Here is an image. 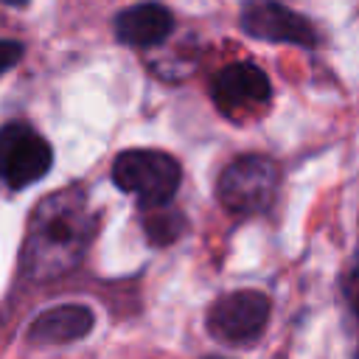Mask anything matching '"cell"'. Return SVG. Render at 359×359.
<instances>
[{"instance_id":"8fae6325","label":"cell","mask_w":359,"mask_h":359,"mask_svg":"<svg viewBox=\"0 0 359 359\" xmlns=\"http://www.w3.org/2000/svg\"><path fill=\"white\" fill-rule=\"evenodd\" d=\"M345 297L351 303V311L359 317V252L353 258V264L348 266V275H345Z\"/></svg>"},{"instance_id":"3957f363","label":"cell","mask_w":359,"mask_h":359,"mask_svg":"<svg viewBox=\"0 0 359 359\" xmlns=\"http://www.w3.org/2000/svg\"><path fill=\"white\" fill-rule=\"evenodd\" d=\"M278 182H280V171L275 160L264 154H241L233 163H227V168L219 174L216 194L224 210L238 216H252V213H264L275 202Z\"/></svg>"},{"instance_id":"277c9868","label":"cell","mask_w":359,"mask_h":359,"mask_svg":"<svg viewBox=\"0 0 359 359\" xmlns=\"http://www.w3.org/2000/svg\"><path fill=\"white\" fill-rule=\"evenodd\" d=\"M53 163L48 140L34 132L28 123H3L0 126V180L11 191L42 180Z\"/></svg>"},{"instance_id":"7c38bea8","label":"cell","mask_w":359,"mask_h":359,"mask_svg":"<svg viewBox=\"0 0 359 359\" xmlns=\"http://www.w3.org/2000/svg\"><path fill=\"white\" fill-rule=\"evenodd\" d=\"M22 56V45L14 39H0V73H6L8 67H14Z\"/></svg>"},{"instance_id":"4fadbf2b","label":"cell","mask_w":359,"mask_h":359,"mask_svg":"<svg viewBox=\"0 0 359 359\" xmlns=\"http://www.w3.org/2000/svg\"><path fill=\"white\" fill-rule=\"evenodd\" d=\"M6 6H17V8H22V6H28V0H3Z\"/></svg>"},{"instance_id":"8992f818","label":"cell","mask_w":359,"mask_h":359,"mask_svg":"<svg viewBox=\"0 0 359 359\" xmlns=\"http://www.w3.org/2000/svg\"><path fill=\"white\" fill-rule=\"evenodd\" d=\"M241 28L244 34L266 42H283L300 48L317 45L314 25L303 14L292 11L278 0H247L241 8Z\"/></svg>"},{"instance_id":"52a82bcc","label":"cell","mask_w":359,"mask_h":359,"mask_svg":"<svg viewBox=\"0 0 359 359\" xmlns=\"http://www.w3.org/2000/svg\"><path fill=\"white\" fill-rule=\"evenodd\" d=\"M210 95L222 115L241 118L250 109L266 104L272 95V87L261 67H255L250 62H236L216 73V79L210 84Z\"/></svg>"},{"instance_id":"30bf717a","label":"cell","mask_w":359,"mask_h":359,"mask_svg":"<svg viewBox=\"0 0 359 359\" xmlns=\"http://www.w3.org/2000/svg\"><path fill=\"white\" fill-rule=\"evenodd\" d=\"M143 230H146V238L154 247H165V244H171V241H177L182 236L185 216L180 210H165V205L163 208H151L143 216Z\"/></svg>"},{"instance_id":"ba28073f","label":"cell","mask_w":359,"mask_h":359,"mask_svg":"<svg viewBox=\"0 0 359 359\" xmlns=\"http://www.w3.org/2000/svg\"><path fill=\"white\" fill-rule=\"evenodd\" d=\"M95 325V311L84 303H65L45 309L28 328L31 345H67L87 337Z\"/></svg>"},{"instance_id":"6da1fadb","label":"cell","mask_w":359,"mask_h":359,"mask_svg":"<svg viewBox=\"0 0 359 359\" xmlns=\"http://www.w3.org/2000/svg\"><path fill=\"white\" fill-rule=\"evenodd\" d=\"M98 216L79 188L48 194L28 219L20 266L31 280H53L76 269L95 236Z\"/></svg>"},{"instance_id":"7a4b0ae2","label":"cell","mask_w":359,"mask_h":359,"mask_svg":"<svg viewBox=\"0 0 359 359\" xmlns=\"http://www.w3.org/2000/svg\"><path fill=\"white\" fill-rule=\"evenodd\" d=\"M180 163L165 151L129 149L112 163V182L121 191L132 194L143 210L168 205L180 188Z\"/></svg>"},{"instance_id":"5bb4252c","label":"cell","mask_w":359,"mask_h":359,"mask_svg":"<svg viewBox=\"0 0 359 359\" xmlns=\"http://www.w3.org/2000/svg\"><path fill=\"white\" fill-rule=\"evenodd\" d=\"M205 359H224V356H205Z\"/></svg>"},{"instance_id":"9c48e42d","label":"cell","mask_w":359,"mask_h":359,"mask_svg":"<svg viewBox=\"0 0 359 359\" xmlns=\"http://www.w3.org/2000/svg\"><path fill=\"white\" fill-rule=\"evenodd\" d=\"M174 31V14L160 3H137L115 17V36L132 48H151L168 39Z\"/></svg>"},{"instance_id":"9a60e30c","label":"cell","mask_w":359,"mask_h":359,"mask_svg":"<svg viewBox=\"0 0 359 359\" xmlns=\"http://www.w3.org/2000/svg\"><path fill=\"white\" fill-rule=\"evenodd\" d=\"M356 359H359V356H356Z\"/></svg>"},{"instance_id":"5b68a950","label":"cell","mask_w":359,"mask_h":359,"mask_svg":"<svg viewBox=\"0 0 359 359\" xmlns=\"http://www.w3.org/2000/svg\"><path fill=\"white\" fill-rule=\"evenodd\" d=\"M269 320V297L255 289H241L219 297L208 311V331L224 345H244L264 334Z\"/></svg>"}]
</instances>
